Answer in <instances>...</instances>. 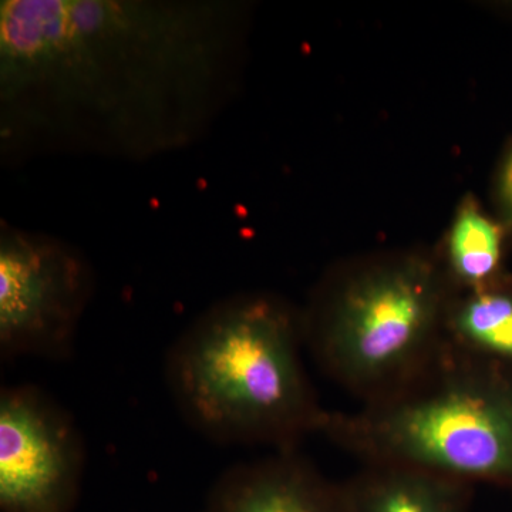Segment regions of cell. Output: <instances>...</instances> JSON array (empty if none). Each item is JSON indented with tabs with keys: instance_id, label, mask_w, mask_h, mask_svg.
I'll return each instance as SVG.
<instances>
[{
	"instance_id": "cell-2",
	"label": "cell",
	"mask_w": 512,
	"mask_h": 512,
	"mask_svg": "<svg viewBox=\"0 0 512 512\" xmlns=\"http://www.w3.org/2000/svg\"><path fill=\"white\" fill-rule=\"evenodd\" d=\"M303 343V318L286 303L229 296L174 340L165 383L183 419L212 443L296 448L329 413L303 365Z\"/></svg>"
},
{
	"instance_id": "cell-1",
	"label": "cell",
	"mask_w": 512,
	"mask_h": 512,
	"mask_svg": "<svg viewBox=\"0 0 512 512\" xmlns=\"http://www.w3.org/2000/svg\"><path fill=\"white\" fill-rule=\"evenodd\" d=\"M247 22L235 0H3L2 163L195 146L237 93Z\"/></svg>"
},
{
	"instance_id": "cell-11",
	"label": "cell",
	"mask_w": 512,
	"mask_h": 512,
	"mask_svg": "<svg viewBox=\"0 0 512 512\" xmlns=\"http://www.w3.org/2000/svg\"><path fill=\"white\" fill-rule=\"evenodd\" d=\"M503 192L505 201L510 205L512 211V156L508 161L507 168H505L503 180Z\"/></svg>"
},
{
	"instance_id": "cell-7",
	"label": "cell",
	"mask_w": 512,
	"mask_h": 512,
	"mask_svg": "<svg viewBox=\"0 0 512 512\" xmlns=\"http://www.w3.org/2000/svg\"><path fill=\"white\" fill-rule=\"evenodd\" d=\"M204 512H346L333 483L296 448L227 468L211 485Z\"/></svg>"
},
{
	"instance_id": "cell-9",
	"label": "cell",
	"mask_w": 512,
	"mask_h": 512,
	"mask_svg": "<svg viewBox=\"0 0 512 512\" xmlns=\"http://www.w3.org/2000/svg\"><path fill=\"white\" fill-rule=\"evenodd\" d=\"M446 330L461 349L512 363V293L474 289L447 313Z\"/></svg>"
},
{
	"instance_id": "cell-5",
	"label": "cell",
	"mask_w": 512,
	"mask_h": 512,
	"mask_svg": "<svg viewBox=\"0 0 512 512\" xmlns=\"http://www.w3.org/2000/svg\"><path fill=\"white\" fill-rule=\"evenodd\" d=\"M96 276L89 259L55 235L0 224V355L66 360Z\"/></svg>"
},
{
	"instance_id": "cell-4",
	"label": "cell",
	"mask_w": 512,
	"mask_h": 512,
	"mask_svg": "<svg viewBox=\"0 0 512 512\" xmlns=\"http://www.w3.org/2000/svg\"><path fill=\"white\" fill-rule=\"evenodd\" d=\"M439 271L419 256L346 279L303 336L323 372L363 403L392 392L436 356L447 336Z\"/></svg>"
},
{
	"instance_id": "cell-8",
	"label": "cell",
	"mask_w": 512,
	"mask_h": 512,
	"mask_svg": "<svg viewBox=\"0 0 512 512\" xmlns=\"http://www.w3.org/2000/svg\"><path fill=\"white\" fill-rule=\"evenodd\" d=\"M346 512H470L473 485L423 468L363 464L342 483Z\"/></svg>"
},
{
	"instance_id": "cell-3",
	"label": "cell",
	"mask_w": 512,
	"mask_h": 512,
	"mask_svg": "<svg viewBox=\"0 0 512 512\" xmlns=\"http://www.w3.org/2000/svg\"><path fill=\"white\" fill-rule=\"evenodd\" d=\"M320 433L363 464L512 488V379L448 338L392 392L357 412H329Z\"/></svg>"
},
{
	"instance_id": "cell-6",
	"label": "cell",
	"mask_w": 512,
	"mask_h": 512,
	"mask_svg": "<svg viewBox=\"0 0 512 512\" xmlns=\"http://www.w3.org/2000/svg\"><path fill=\"white\" fill-rule=\"evenodd\" d=\"M86 446L72 414L33 384L0 390V512H72Z\"/></svg>"
},
{
	"instance_id": "cell-10",
	"label": "cell",
	"mask_w": 512,
	"mask_h": 512,
	"mask_svg": "<svg viewBox=\"0 0 512 512\" xmlns=\"http://www.w3.org/2000/svg\"><path fill=\"white\" fill-rule=\"evenodd\" d=\"M450 264L464 285L483 288L497 271L501 256V232L476 205L461 208L450 237Z\"/></svg>"
}]
</instances>
